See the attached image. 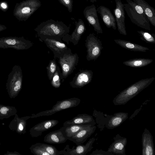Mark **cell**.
<instances>
[{
    "label": "cell",
    "instance_id": "obj_1",
    "mask_svg": "<svg viewBox=\"0 0 155 155\" xmlns=\"http://www.w3.org/2000/svg\"><path fill=\"white\" fill-rule=\"evenodd\" d=\"M39 39L52 38L61 41L70 31V28L63 22L52 19L43 21L35 29Z\"/></svg>",
    "mask_w": 155,
    "mask_h": 155
},
{
    "label": "cell",
    "instance_id": "obj_2",
    "mask_svg": "<svg viewBox=\"0 0 155 155\" xmlns=\"http://www.w3.org/2000/svg\"><path fill=\"white\" fill-rule=\"evenodd\" d=\"M155 79L154 77L142 79L124 89L113 100L115 105H124L144 89L148 87Z\"/></svg>",
    "mask_w": 155,
    "mask_h": 155
},
{
    "label": "cell",
    "instance_id": "obj_3",
    "mask_svg": "<svg viewBox=\"0 0 155 155\" xmlns=\"http://www.w3.org/2000/svg\"><path fill=\"white\" fill-rule=\"evenodd\" d=\"M124 4V10L131 21L134 24L145 29L150 30L149 19L142 8L132 0H126Z\"/></svg>",
    "mask_w": 155,
    "mask_h": 155
},
{
    "label": "cell",
    "instance_id": "obj_4",
    "mask_svg": "<svg viewBox=\"0 0 155 155\" xmlns=\"http://www.w3.org/2000/svg\"><path fill=\"white\" fill-rule=\"evenodd\" d=\"M39 0H25L16 3L13 11L14 16L19 21H25L40 7Z\"/></svg>",
    "mask_w": 155,
    "mask_h": 155
},
{
    "label": "cell",
    "instance_id": "obj_5",
    "mask_svg": "<svg viewBox=\"0 0 155 155\" xmlns=\"http://www.w3.org/2000/svg\"><path fill=\"white\" fill-rule=\"evenodd\" d=\"M23 75L20 66H14L9 74L6 83V89L10 98L17 96L22 87Z\"/></svg>",
    "mask_w": 155,
    "mask_h": 155
},
{
    "label": "cell",
    "instance_id": "obj_6",
    "mask_svg": "<svg viewBox=\"0 0 155 155\" xmlns=\"http://www.w3.org/2000/svg\"><path fill=\"white\" fill-rule=\"evenodd\" d=\"M80 102V99L76 97L58 101L51 109L41 111L36 114H33L31 116V118L51 116L63 110L76 107L79 105Z\"/></svg>",
    "mask_w": 155,
    "mask_h": 155
},
{
    "label": "cell",
    "instance_id": "obj_7",
    "mask_svg": "<svg viewBox=\"0 0 155 155\" xmlns=\"http://www.w3.org/2000/svg\"><path fill=\"white\" fill-rule=\"evenodd\" d=\"M32 43L23 37H8L0 38V48H12L17 50H27L32 47Z\"/></svg>",
    "mask_w": 155,
    "mask_h": 155
},
{
    "label": "cell",
    "instance_id": "obj_8",
    "mask_svg": "<svg viewBox=\"0 0 155 155\" xmlns=\"http://www.w3.org/2000/svg\"><path fill=\"white\" fill-rule=\"evenodd\" d=\"M58 59L62 70L61 79L64 80L75 69L78 62L79 57L77 54L71 53L65 54Z\"/></svg>",
    "mask_w": 155,
    "mask_h": 155
},
{
    "label": "cell",
    "instance_id": "obj_9",
    "mask_svg": "<svg viewBox=\"0 0 155 155\" xmlns=\"http://www.w3.org/2000/svg\"><path fill=\"white\" fill-rule=\"evenodd\" d=\"M85 41L87 52V60L90 61L96 60L100 55L103 49L101 41L94 33L90 34L87 37Z\"/></svg>",
    "mask_w": 155,
    "mask_h": 155
},
{
    "label": "cell",
    "instance_id": "obj_10",
    "mask_svg": "<svg viewBox=\"0 0 155 155\" xmlns=\"http://www.w3.org/2000/svg\"><path fill=\"white\" fill-rule=\"evenodd\" d=\"M39 40L41 41H44L46 46L52 51L54 58L59 59L65 54L72 53L70 48L62 41L48 38Z\"/></svg>",
    "mask_w": 155,
    "mask_h": 155
},
{
    "label": "cell",
    "instance_id": "obj_11",
    "mask_svg": "<svg viewBox=\"0 0 155 155\" xmlns=\"http://www.w3.org/2000/svg\"><path fill=\"white\" fill-rule=\"evenodd\" d=\"M83 14L86 19L93 27L94 31L98 34L103 33L95 5L92 4L86 6L84 10Z\"/></svg>",
    "mask_w": 155,
    "mask_h": 155
},
{
    "label": "cell",
    "instance_id": "obj_12",
    "mask_svg": "<svg viewBox=\"0 0 155 155\" xmlns=\"http://www.w3.org/2000/svg\"><path fill=\"white\" fill-rule=\"evenodd\" d=\"M115 2L116 8L114 9V13L117 29L120 34L126 35L124 5L121 0H115Z\"/></svg>",
    "mask_w": 155,
    "mask_h": 155
},
{
    "label": "cell",
    "instance_id": "obj_13",
    "mask_svg": "<svg viewBox=\"0 0 155 155\" xmlns=\"http://www.w3.org/2000/svg\"><path fill=\"white\" fill-rule=\"evenodd\" d=\"M95 140L94 137L90 138L86 143L81 144L76 147L73 146L72 149L67 145L64 150H62L63 155H86L93 148L92 145Z\"/></svg>",
    "mask_w": 155,
    "mask_h": 155
},
{
    "label": "cell",
    "instance_id": "obj_14",
    "mask_svg": "<svg viewBox=\"0 0 155 155\" xmlns=\"http://www.w3.org/2000/svg\"><path fill=\"white\" fill-rule=\"evenodd\" d=\"M93 76V72L91 70L81 71L75 74L70 85L74 88H81L91 81Z\"/></svg>",
    "mask_w": 155,
    "mask_h": 155
},
{
    "label": "cell",
    "instance_id": "obj_15",
    "mask_svg": "<svg viewBox=\"0 0 155 155\" xmlns=\"http://www.w3.org/2000/svg\"><path fill=\"white\" fill-rule=\"evenodd\" d=\"M75 24V28L72 34L70 35L68 34L62 39L68 44L70 42L74 45H77L86 30L84 23L81 19H79L78 21H76Z\"/></svg>",
    "mask_w": 155,
    "mask_h": 155
},
{
    "label": "cell",
    "instance_id": "obj_16",
    "mask_svg": "<svg viewBox=\"0 0 155 155\" xmlns=\"http://www.w3.org/2000/svg\"><path fill=\"white\" fill-rule=\"evenodd\" d=\"M113 139L114 141L110 145L107 151L114 155H126L127 138L117 134L114 137Z\"/></svg>",
    "mask_w": 155,
    "mask_h": 155
},
{
    "label": "cell",
    "instance_id": "obj_17",
    "mask_svg": "<svg viewBox=\"0 0 155 155\" xmlns=\"http://www.w3.org/2000/svg\"><path fill=\"white\" fill-rule=\"evenodd\" d=\"M59 123L56 120H49L38 123L31 128L29 130L31 136L37 137L41 136L43 132L48 130L55 126Z\"/></svg>",
    "mask_w": 155,
    "mask_h": 155
},
{
    "label": "cell",
    "instance_id": "obj_18",
    "mask_svg": "<svg viewBox=\"0 0 155 155\" xmlns=\"http://www.w3.org/2000/svg\"><path fill=\"white\" fill-rule=\"evenodd\" d=\"M142 155H154L153 137L149 131L145 128L142 136Z\"/></svg>",
    "mask_w": 155,
    "mask_h": 155
},
{
    "label": "cell",
    "instance_id": "obj_19",
    "mask_svg": "<svg viewBox=\"0 0 155 155\" xmlns=\"http://www.w3.org/2000/svg\"><path fill=\"white\" fill-rule=\"evenodd\" d=\"M97 10L106 26L116 30L117 25L115 18L110 9L104 6L100 5Z\"/></svg>",
    "mask_w": 155,
    "mask_h": 155
},
{
    "label": "cell",
    "instance_id": "obj_20",
    "mask_svg": "<svg viewBox=\"0 0 155 155\" xmlns=\"http://www.w3.org/2000/svg\"><path fill=\"white\" fill-rule=\"evenodd\" d=\"M96 127L95 125H89L80 130L68 140L72 141L77 145L82 144L94 133Z\"/></svg>",
    "mask_w": 155,
    "mask_h": 155
},
{
    "label": "cell",
    "instance_id": "obj_21",
    "mask_svg": "<svg viewBox=\"0 0 155 155\" xmlns=\"http://www.w3.org/2000/svg\"><path fill=\"white\" fill-rule=\"evenodd\" d=\"M15 116L8 125L9 129L19 134H25L26 133L27 121L31 118V116L19 117L17 113Z\"/></svg>",
    "mask_w": 155,
    "mask_h": 155
},
{
    "label": "cell",
    "instance_id": "obj_22",
    "mask_svg": "<svg viewBox=\"0 0 155 155\" xmlns=\"http://www.w3.org/2000/svg\"><path fill=\"white\" fill-rule=\"evenodd\" d=\"M96 122L92 116L86 114H78L70 120H67L63 124V126L72 124L90 125H94Z\"/></svg>",
    "mask_w": 155,
    "mask_h": 155
},
{
    "label": "cell",
    "instance_id": "obj_23",
    "mask_svg": "<svg viewBox=\"0 0 155 155\" xmlns=\"http://www.w3.org/2000/svg\"><path fill=\"white\" fill-rule=\"evenodd\" d=\"M67 140L61 128L48 134L44 139V141L46 143L55 144L64 143Z\"/></svg>",
    "mask_w": 155,
    "mask_h": 155
},
{
    "label": "cell",
    "instance_id": "obj_24",
    "mask_svg": "<svg viewBox=\"0 0 155 155\" xmlns=\"http://www.w3.org/2000/svg\"><path fill=\"white\" fill-rule=\"evenodd\" d=\"M127 113L120 112L111 116L107 121L106 126L107 128L113 129L119 126L128 118Z\"/></svg>",
    "mask_w": 155,
    "mask_h": 155
},
{
    "label": "cell",
    "instance_id": "obj_25",
    "mask_svg": "<svg viewBox=\"0 0 155 155\" xmlns=\"http://www.w3.org/2000/svg\"><path fill=\"white\" fill-rule=\"evenodd\" d=\"M140 6L147 16L150 22L155 27V9L144 0H132Z\"/></svg>",
    "mask_w": 155,
    "mask_h": 155
},
{
    "label": "cell",
    "instance_id": "obj_26",
    "mask_svg": "<svg viewBox=\"0 0 155 155\" xmlns=\"http://www.w3.org/2000/svg\"><path fill=\"white\" fill-rule=\"evenodd\" d=\"M114 41L116 44L130 51L146 52L150 50L147 47L125 40L118 39H114Z\"/></svg>",
    "mask_w": 155,
    "mask_h": 155
},
{
    "label": "cell",
    "instance_id": "obj_27",
    "mask_svg": "<svg viewBox=\"0 0 155 155\" xmlns=\"http://www.w3.org/2000/svg\"><path fill=\"white\" fill-rule=\"evenodd\" d=\"M89 125H90L72 124L63 126L61 128L64 136L68 140V138L75 135L80 130Z\"/></svg>",
    "mask_w": 155,
    "mask_h": 155
},
{
    "label": "cell",
    "instance_id": "obj_28",
    "mask_svg": "<svg viewBox=\"0 0 155 155\" xmlns=\"http://www.w3.org/2000/svg\"><path fill=\"white\" fill-rule=\"evenodd\" d=\"M152 59L144 58H136L124 61L123 64L127 66L133 68L144 67L152 63Z\"/></svg>",
    "mask_w": 155,
    "mask_h": 155
},
{
    "label": "cell",
    "instance_id": "obj_29",
    "mask_svg": "<svg viewBox=\"0 0 155 155\" xmlns=\"http://www.w3.org/2000/svg\"><path fill=\"white\" fill-rule=\"evenodd\" d=\"M17 110L15 107L6 106L0 104V119H8L15 115Z\"/></svg>",
    "mask_w": 155,
    "mask_h": 155
},
{
    "label": "cell",
    "instance_id": "obj_30",
    "mask_svg": "<svg viewBox=\"0 0 155 155\" xmlns=\"http://www.w3.org/2000/svg\"><path fill=\"white\" fill-rule=\"evenodd\" d=\"M39 145L50 155H63L62 150H58L55 147L51 145L38 143Z\"/></svg>",
    "mask_w": 155,
    "mask_h": 155
},
{
    "label": "cell",
    "instance_id": "obj_31",
    "mask_svg": "<svg viewBox=\"0 0 155 155\" xmlns=\"http://www.w3.org/2000/svg\"><path fill=\"white\" fill-rule=\"evenodd\" d=\"M137 32L140 36V39L147 43H155V36L153 34H151L142 30L138 31Z\"/></svg>",
    "mask_w": 155,
    "mask_h": 155
},
{
    "label": "cell",
    "instance_id": "obj_32",
    "mask_svg": "<svg viewBox=\"0 0 155 155\" xmlns=\"http://www.w3.org/2000/svg\"><path fill=\"white\" fill-rule=\"evenodd\" d=\"M61 74L59 67V66H58L51 81V85L55 88H58L60 86Z\"/></svg>",
    "mask_w": 155,
    "mask_h": 155
},
{
    "label": "cell",
    "instance_id": "obj_33",
    "mask_svg": "<svg viewBox=\"0 0 155 155\" xmlns=\"http://www.w3.org/2000/svg\"><path fill=\"white\" fill-rule=\"evenodd\" d=\"M55 60H51L47 67L48 76L49 80L51 81L57 68Z\"/></svg>",
    "mask_w": 155,
    "mask_h": 155
},
{
    "label": "cell",
    "instance_id": "obj_34",
    "mask_svg": "<svg viewBox=\"0 0 155 155\" xmlns=\"http://www.w3.org/2000/svg\"><path fill=\"white\" fill-rule=\"evenodd\" d=\"M29 149L31 153L35 155H50L40 147L38 143L32 145Z\"/></svg>",
    "mask_w": 155,
    "mask_h": 155
},
{
    "label": "cell",
    "instance_id": "obj_35",
    "mask_svg": "<svg viewBox=\"0 0 155 155\" xmlns=\"http://www.w3.org/2000/svg\"><path fill=\"white\" fill-rule=\"evenodd\" d=\"M59 2L65 6L70 12H71L73 8V0H58Z\"/></svg>",
    "mask_w": 155,
    "mask_h": 155
},
{
    "label": "cell",
    "instance_id": "obj_36",
    "mask_svg": "<svg viewBox=\"0 0 155 155\" xmlns=\"http://www.w3.org/2000/svg\"><path fill=\"white\" fill-rule=\"evenodd\" d=\"M90 155H114L107 151H106L101 150L97 149L93 151Z\"/></svg>",
    "mask_w": 155,
    "mask_h": 155
},
{
    "label": "cell",
    "instance_id": "obj_37",
    "mask_svg": "<svg viewBox=\"0 0 155 155\" xmlns=\"http://www.w3.org/2000/svg\"><path fill=\"white\" fill-rule=\"evenodd\" d=\"M9 8L8 2L5 1L0 2V10L3 12H6Z\"/></svg>",
    "mask_w": 155,
    "mask_h": 155
},
{
    "label": "cell",
    "instance_id": "obj_38",
    "mask_svg": "<svg viewBox=\"0 0 155 155\" xmlns=\"http://www.w3.org/2000/svg\"><path fill=\"white\" fill-rule=\"evenodd\" d=\"M5 155H21V154L19 153L18 152H17L16 151H14V152H9L8 151L5 154Z\"/></svg>",
    "mask_w": 155,
    "mask_h": 155
},
{
    "label": "cell",
    "instance_id": "obj_39",
    "mask_svg": "<svg viewBox=\"0 0 155 155\" xmlns=\"http://www.w3.org/2000/svg\"><path fill=\"white\" fill-rule=\"evenodd\" d=\"M7 29V27L4 25L0 24V32Z\"/></svg>",
    "mask_w": 155,
    "mask_h": 155
},
{
    "label": "cell",
    "instance_id": "obj_40",
    "mask_svg": "<svg viewBox=\"0 0 155 155\" xmlns=\"http://www.w3.org/2000/svg\"><path fill=\"white\" fill-rule=\"evenodd\" d=\"M89 1L91 3H94L97 2V0H87Z\"/></svg>",
    "mask_w": 155,
    "mask_h": 155
},
{
    "label": "cell",
    "instance_id": "obj_41",
    "mask_svg": "<svg viewBox=\"0 0 155 155\" xmlns=\"http://www.w3.org/2000/svg\"><path fill=\"white\" fill-rule=\"evenodd\" d=\"M0 145H1V143H0Z\"/></svg>",
    "mask_w": 155,
    "mask_h": 155
}]
</instances>
